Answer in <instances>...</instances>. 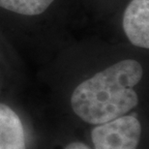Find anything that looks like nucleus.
<instances>
[{"instance_id": "39448f33", "label": "nucleus", "mask_w": 149, "mask_h": 149, "mask_svg": "<svg viewBox=\"0 0 149 149\" xmlns=\"http://www.w3.org/2000/svg\"><path fill=\"white\" fill-rule=\"evenodd\" d=\"M55 0H0V8L22 16H38Z\"/></svg>"}, {"instance_id": "20e7f679", "label": "nucleus", "mask_w": 149, "mask_h": 149, "mask_svg": "<svg viewBox=\"0 0 149 149\" xmlns=\"http://www.w3.org/2000/svg\"><path fill=\"white\" fill-rule=\"evenodd\" d=\"M0 149H30L29 135L13 108L0 103Z\"/></svg>"}, {"instance_id": "f03ea898", "label": "nucleus", "mask_w": 149, "mask_h": 149, "mask_svg": "<svg viewBox=\"0 0 149 149\" xmlns=\"http://www.w3.org/2000/svg\"><path fill=\"white\" fill-rule=\"evenodd\" d=\"M142 124L136 114H126L89 131L92 149H141Z\"/></svg>"}, {"instance_id": "7ed1b4c3", "label": "nucleus", "mask_w": 149, "mask_h": 149, "mask_svg": "<svg viewBox=\"0 0 149 149\" xmlns=\"http://www.w3.org/2000/svg\"><path fill=\"white\" fill-rule=\"evenodd\" d=\"M124 32L134 46L149 47V0H132L123 15Z\"/></svg>"}, {"instance_id": "423d86ee", "label": "nucleus", "mask_w": 149, "mask_h": 149, "mask_svg": "<svg viewBox=\"0 0 149 149\" xmlns=\"http://www.w3.org/2000/svg\"><path fill=\"white\" fill-rule=\"evenodd\" d=\"M60 149H92V147L87 141L76 138L64 141Z\"/></svg>"}, {"instance_id": "f257e3e1", "label": "nucleus", "mask_w": 149, "mask_h": 149, "mask_svg": "<svg viewBox=\"0 0 149 149\" xmlns=\"http://www.w3.org/2000/svg\"><path fill=\"white\" fill-rule=\"evenodd\" d=\"M142 77L143 68L138 60L115 62L74 87L70 98L72 111L90 126L129 114L139 105L136 87Z\"/></svg>"}]
</instances>
